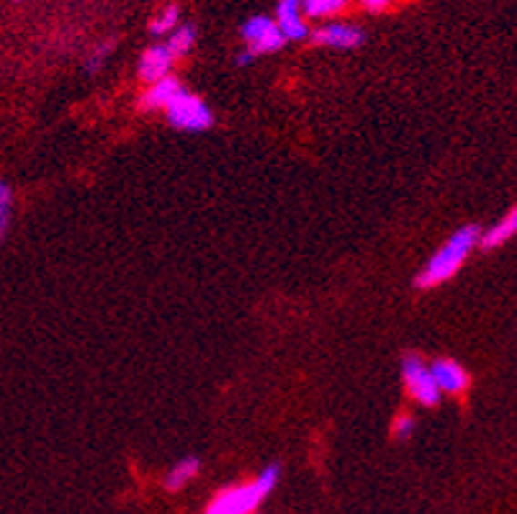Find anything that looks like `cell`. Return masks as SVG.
<instances>
[{"instance_id":"obj_21","label":"cell","mask_w":517,"mask_h":514,"mask_svg":"<svg viewBox=\"0 0 517 514\" xmlns=\"http://www.w3.org/2000/svg\"><path fill=\"white\" fill-rule=\"evenodd\" d=\"M250 59H252L250 52H245V55H239V57H237V65H248Z\"/></svg>"},{"instance_id":"obj_3","label":"cell","mask_w":517,"mask_h":514,"mask_svg":"<svg viewBox=\"0 0 517 514\" xmlns=\"http://www.w3.org/2000/svg\"><path fill=\"white\" fill-rule=\"evenodd\" d=\"M165 111H167V121L180 132H207L214 124V114L207 103L183 88L177 90L176 98L165 106Z\"/></svg>"},{"instance_id":"obj_17","label":"cell","mask_w":517,"mask_h":514,"mask_svg":"<svg viewBox=\"0 0 517 514\" xmlns=\"http://www.w3.org/2000/svg\"><path fill=\"white\" fill-rule=\"evenodd\" d=\"M108 52H111V42H106V45H101L98 49H93V52H90L88 65H86V67H88V73H96V70L104 65V59L108 57Z\"/></svg>"},{"instance_id":"obj_12","label":"cell","mask_w":517,"mask_h":514,"mask_svg":"<svg viewBox=\"0 0 517 514\" xmlns=\"http://www.w3.org/2000/svg\"><path fill=\"white\" fill-rule=\"evenodd\" d=\"M193 42H196V29L193 26H177L173 34H170V39H167V52L173 55V57H180V55H188L191 52Z\"/></svg>"},{"instance_id":"obj_5","label":"cell","mask_w":517,"mask_h":514,"mask_svg":"<svg viewBox=\"0 0 517 514\" xmlns=\"http://www.w3.org/2000/svg\"><path fill=\"white\" fill-rule=\"evenodd\" d=\"M242 39L250 46L252 57L258 55H268V52H279L286 42H283L281 31L276 26L273 18L268 15H255L245 26H242Z\"/></svg>"},{"instance_id":"obj_4","label":"cell","mask_w":517,"mask_h":514,"mask_svg":"<svg viewBox=\"0 0 517 514\" xmlns=\"http://www.w3.org/2000/svg\"><path fill=\"white\" fill-rule=\"evenodd\" d=\"M401 376H404V383H407V391L412 394L420 404L425 407H435L438 398H441V391L430 376V368L422 363L420 355H404L401 360Z\"/></svg>"},{"instance_id":"obj_20","label":"cell","mask_w":517,"mask_h":514,"mask_svg":"<svg viewBox=\"0 0 517 514\" xmlns=\"http://www.w3.org/2000/svg\"><path fill=\"white\" fill-rule=\"evenodd\" d=\"M369 11H381V8H386L389 5V0H360Z\"/></svg>"},{"instance_id":"obj_11","label":"cell","mask_w":517,"mask_h":514,"mask_svg":"<svg viewBox=\"0 0 517 514\" xmlns=\"http://www.w3.org/2000/svg\"><path fill=\"white\" fill-rule=\"evenodd\" d=\"M198 458H183L180 463L173 466V470L167 473V479H165V486H167V491H177V489H183V486L191 481L193 476L198 473Z\"/></svg>"},{"instance_id":"obj_14","label":"cell","mask_w":517,"mask_h":514,"mask_svg":"<svg viewBox=\"0 0 517 514\" xmlns=\"http://www.w3.org/2000/svg\"><path fill=\"white\" fill-rule=\"evenodd\" d=\"M345 5H348V0H301L304 15H309V18H322V15L338 14Z\"/></svg>"},{"instance_id":"obj_10","label":"cell","mask_w":517,"mask_h":514,"mask_svg":"<svg viewBox=\"0 0 517 514\" xmlns=\"http://www.w3.org/2000/svg\"><path fill=\"white\" fill-rule=\"evenodd\" d=\"M177 90H180V83H177L176 77H163V80L152 83V88L142 98V106L145 108H165L167 103L176 98Z\"/></svg>"},{"instance_id":"obj_16","label":"cell","mask_w":517,"mask_h":514,"mask_svg":"<svg viewBox=\"0 0 517 514\" xmlns=\"http://www.w3.org/2000/svg\"><path fill=\"white\" fill-rule=\"evenodd\" d=\"M11 211H14V193L0 180V239L11 227Z\"/></svg>"},{"instance_id":"obj_8","label":"cell","mask_w":517,"mask_h":514,"mask_svg":"<svg viewBox=\"0 0 517 514\" xmlns=\"http://www.w3.org/2000/svg\"><path fill=\"white\" fill-rule=\"evenodd\" d=\"M173 59L176 57L167 52V46L165 45L149 46L147 52L142 55V59H139V75H142V80L157 83V80L167 77L170 67H173Z\"/></svg>"},{"instance_id":"obj_15","label":"cell","mask_w":517,"mask_h":514,"mask_svg":"<svg viewBox=\"0 0 517 514\" xmlns=\"http://www.w3.org/2000/svg\"><path fill=\"white\" fill-rule=\"evenodd\" d=\"M279 31H281L283 42H299V39H304L309 29H307V24H304V18L301 14L299 15H286V18H279Z\"/></svg>"},{"instance_id":"obj_13","label":"cell","mask_w":517,"mask_h":514,"mask_svg":"<svg viewBox=\"0 0 517 514\" xmlns=\"http://www.w3.org/2000/svg\"><path fill=\"white\" fill-rule=\"evenodd\" d=\"M177 15H180V11H177L176 3H170L167 8H163L160 14L152 18V24H149V31L155 34V36H165V34H173V31L177 29Z\"/></svg>"},{"instance_id":"obj_18","label":"cell","mask_w":517,"mask_h":514,"mask_svg":"<svg viewBox=\"0 0 517 514\" xmlns=\"http://www.w3.org/2000/svg\"><path fill=\"white\" fill-rule=\"evenodd\" d=\"M414 429V419L410 417V414H401V417H397V422H394V435L400 438V440H407L410 435H412Z\"/></svg>"},{"instance_id":"obj_19","label":"cell","mask_w":517,"mask_h":514,"mask_svg":"<svg viewBox=\"0 0 517 514\" xmlns=\"http://www.w3.org/2000/svg\"><path fill=\"white\" fill-rule=\"evenodd\" d=\"M299 8H301V0H279L276 14H279V18H286V15H299Z\"/></svg>"},{"instance_id":"obj_1","label":"cell","mask_w":517,"mask_h":514,"mask_svg":"<svg viewBox=\"0 0 517 514\" xmlns=\"http://www.w3.org/2000/svg\"><path fill=\"white\" fill-rule=\"evenodd\" d=\"M479 229L476 227H463L456 235L445 242L441 250L430 257V263L425 265V270L417 276V286L420 288H432L441 286L448 278H453L459 273V267L466 263V257L471 255V250L479 245Z\"/></svg>"},{"instance_id":"obj_6","label":"cell","mask_w":517,"mask_h":514,"mask_svg":"<svg viewBox=\"0 0 517 514\" xmlns=\"http://www.w3.org/2000/svg\"><path fill=\"white\" fill-rule=\"evenodd\" d=\"M430 376L441 394H463L469 388V373L453 360H435L430 366Z\"/></svg>"},{"instance_id":"obj_7","label":"cell","mask_w":517,"mask_h":514,"mask_svg":"<svg viewBox=\"0 0 517 514\" xmlns=\"http://www.w3.org/2000/svg\"><path fill=\"white\" fill-rule=\"evenodd\" d=\"M314 42L325 46H335V49H353L363 42V31L350 24H329L314 31Z\"/></svg>"},{"instance_id":"obj_9","label":"cell","mask_w":517,"mask_h":514,"mask_svg":"<svg viewBox=\"0 0 517 514\" xmlns=\"http://www.w3.org/2000/svg\"><path fill=\"white\" fill-rule=\"evenodd\" d=\"M515 229H517V211L515 208H510V214H507L502 221H497L487 235L479 237V245H482L484 250H494V247L504 245L507 239H512Z\"/></svg>"},{"instance_id":"obj_2","label":"cell","mask_w":517,"mask_h":514,"mask_svg":"<svg viewBox=\"0 0 517 514\" xmlns=\"http://www.w3.org/2000/svg\"><path fill=\"white\" fill-rule=\"evenodd\" d=\"M279 479H281V469L268 466L252 484L222 491L217 499L211 501L207 514H252V509L279 486Z\"/></svg>"}]
</instances>
